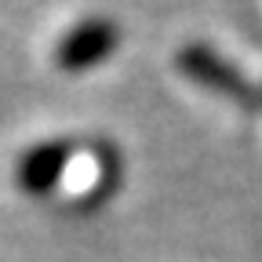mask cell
I'll list each match as a JSON object with an SVG mask.
<instances>
[{
	"instance_id": "1",
	"label": "cell",
	"mask_w": 262,
	"mask_h": 262,
	"mask_svg": "<svg viewBox=\"0 0 262 262\" xmlns=\"http://www.w3.org/2000/svg\"><path fill=\"white\" fill-rule=\"evenodd\" d=\"M120 44V29L106 18H80L62 33L51 48V62L66 73H84L106 62V55Z\"/></svg>"
},
{
	"instance_id": "2",
	"label": "cell",
	"mask_w": 262,
	"mask_h": 262,
	"mask_svg": "<svg viewBox=\"0 0 262 262\" xmlns=\"http://www.w3.org/2000/svg\"><path fill=\"white\" fill-rule=\"evenodd\" d=\"M70 160H73V142H37V146H29L18 157L15 182H18L22 193H33V196L62 189Z\"/></svg>"
}]
</instances>
